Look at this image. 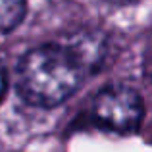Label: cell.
<instances>
[{"label":"cell","mask_w":152,"mask_h":152,"mask_svg":"<svg viewBox=\"0 0 152 152\" xmlns=\"http://www.w3.org/2000/svg\"><path fill=\"white\" fill-rule=\"evenodd\" d=\"M4 93H6V71H4V67L0 66V100H2Z\"/></svg>","instance_id":"cell-5"},{"label":"cell","mask_w":152,"mask_h":152,"mask_svg":"<svg viewBox=\"0 0 152 152\" xmlns=\"http://www.w3.org/2000/svg\"><path fill=\"white\" fill-rule=\"evenodd\" d=\"M25 15V0H0V33L12 31Z\"/></svg>","instance_id":"cell-4"},{"label":"cell","mask_w":152,"mask_h":152,"mask_svg":"<svg viewBox=\"0 0 152 152\" xmlns=\"http://www.w3.org/2000/svg\"><path fill=\"white\" fill-rule=\"evenodd\" d=\"M87 75L75 54L64 42L29 50L18 66V89L27 102L50 108L79 89Z\"/></svg>","instance_id":"cell-1"},{"label":"cell","mask_w":152,"mask_h":152,"mask_svg":"<svg viewBox=\"0 0 152 152\" xmlns=\"http://www.w3.org/2000/svg\"><path fill=\"white\" fill-rule=\"evenodd\" d=\"M108 2H133V0H108Z\"/></svg>","instance_id":"cell-6"},{"label":"cell","mask_w":152,"mask_h":152,"mask_svg":"<svg viewBox=\"0 0 152 152\" xmlns=\"http://www.w3.org/2000/svg\"><path fill=\"white\" fill-rule=\"evenodd\" d=\"M64 45L75 54V58L81 62L87 73H93L106 56V39L96 31L73 33L64 41Z\"/></svg>","instance_id":"cell-3"},{"label":"cell","mask_w":152,"mask_h":152,"mask_svg":"<svg viewBox=\"0 0 152 152\" xmlns=\"http://www.w3.org/2000/svg\"><path fill=\"white\" fill-rule=\"evenodd\" d=\"M142 100L127 85H110L96 94L93 115L102 127L118 133H131L142 119Z\"/></svg>","instance_id":"cell-2"}]
</instances>
